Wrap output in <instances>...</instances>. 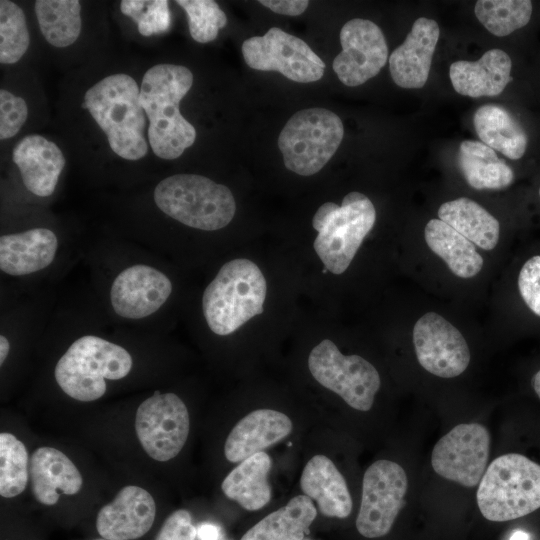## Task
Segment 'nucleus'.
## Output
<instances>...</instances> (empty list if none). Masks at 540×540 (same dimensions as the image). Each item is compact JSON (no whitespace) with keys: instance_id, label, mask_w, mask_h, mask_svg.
Instances as JSON below:
<instances>
[{"instance_id":"1","label":"nucleus","mask_w":540,"mask_h":540,"mask_svg":"<svg viewBox=\"0 0 540 540\" xmlns=\"http://www.w3.org/2000/svg\"><path fill=\"white\" fill-rule=\"evenodd\" d=\"M192 84V72L181 65L158 64L143 76L140 101L149 120V144L159 158L176 159L196 140V129L179 110Z\"/></svg>"},{"instance_id":"2","label":"nucleus","mask_w":540,"mask_h":540,"mask_svg":"<svg viewBox=\"0 0 540 540\" xmlns=\"http://www.w3.org/2000/svg\"><path fill=\"white\" fill-rule=\"evenodd\" d=\"M82 107L106 134L115 154L132 161L147 154V116L139 86L131 76L123 73L106 76L86 91Z\"/></svg>"},{"instance_id":"3","label":"nucleus","mask_w":540,"mask_h":540,"mask_svg":"<svg viewBox=\"0 0 540 540\" xmlns=\"http://www.w3.org/2000/svg\"><path fill=\"white\" fill-rule=\"evenodd\" d=\"M132 366V356L124 347L96 335H84L59 358L54 378L67 396L92 402L106 393V380L123 379Z\"/></svg>"},{"instance_id":"4","label":"nucleus","mask_w":540,"mask_h":540,"mask_svg":"<svg viewBox=\"0 0 540 540\" xmlns=\"http://www.w3.org/2000/svg\"><path fill=\"white\" fill-rule=\"evenodd\" d=\"M267 284L259 267L248 259L226 262L205 288L202 308L210 330L226 336L263 312Z\"/></svg>"},{"instance_id":"5","label":"nucleus","mask_w":540,"mask_h":540,"mask_svg":"<svg viewBox=\"0 0 540 540\" xmlns=\"http://www.w3.org/2000/svg\"><path fill=\"white\" fill-rule=\"evenodd\" d=\"M477 505L485 519L504 522L540 508V465L509 453L492 461L479 483Z\"/></svg>"},{"instance_id":"6","label":"nucleus","mask_w":540,"mask_h":540,"mask_svg":"<svg viewBox=\"0 0 540 540\" xmlns=\"http://www.w3.org/2000/svg\"><path fill=\"white\" fill-rule=\"evenodd\" d=\"M154 201L167 216L205 231L224 228L236 212L228 187L197 174H175L163 179L154 189Z\"/></svg>"},{"instance_id":"7","label":"nucleus","mask_w":540,"mask_h":540,"mask_svg":"<svg viewBox=\"0 0 540 540\" xmlns=\"http://www.w3.org/2000/svg\"><path fill=\"white\" fill-rule=\"evenodd\" d=\"M375 220L373 203L356 191L348 193L341 205L327 202L318 208L312 219L317 231L313 246L329 272L346 271Z\"/></svg>"},{"instance_id":"8","label":"nucleus","mask_w":540,"mask_h":540,"mask_svg":"<svg viewBox=\"0 0 540 540\" xmlns=\"http://www.w3.org/2000/svg\"><path fill=\"white\" fill-rule=\"evenodd\" d=\"M343 135L340 117L328 109L296 112L278 137L285 167L301 176L319 172L337 151Z\"/></svg>"},{"instance_id":"9","label":"nucleus","mask_w":540,"mask_h":540,"mask_svg":"<svg viewBox=\"0 0 540 540\" xmlns=\"http://www.w3.org/2000/svg\"><path fill=\"white\" fill-rule=\"evenodd\" d=\"M314 379L338 394L350 407L369 411L381 379L376 368L358 355H343L328 339L315 346L308 357Z\"/></svg>"},{"instance_id":"10","label":"nucleus","mask_w":540,"mask_h":540,"mask_svg":"<svg viewBox=\"0 0 540 540\" xmlns=\"http://www.w3.org/2000/svg\"><path fill=\"white\" fill-rule=\"evenodd\" d=\"M134 427L145 453L155 461L167 462L180 453L187 441L189 412L176 394L156 391L138 406Z\"/></svg>"},{"instance_id":"11","label":"nucleus","mask_w":540,"mask_h":540,"mask_svg":"<svg viewBox=\"0 0 540 540\" xmlns=\"http://www.w3.org/2000/svg\"><path fill=\"white\" fill-rule=\"evenodd\" d=\"M246 64L261 71H278L298 83H310L322 78L323 60L302 39L278 27L263 36H253L242 44Z\"/></svg>"},{"instance_id":"12","label":"nucleus","mask_w":540,"mask_h":540,"mask_svg":"<svg viewBox=\"0 0 540 540\" xmlns=\"http://www.w3.org/2000/svg\"><path fill=\"white\" fill-rule=\"evenodd\" d=\"M407 488V475L398 463L378 460L371 464L363 476L358 532L366 538L388 534L404 505Z\"/></svg>"},{"instance_id":"13","label":"nucleus","mask_w":540,"mask_h":540,"mask_svg":"<svg viewBox=\"0 0 540 540\" xmlns=\"http://www.w3.org/2000/svg\"><path fill=\"white\" fill-rule=\"evenodd\" d=\"M489 449L490 434L484 425L462 423L437 441L431 465L441 477L472 488L486 471Z\"/></svg>"},{"instance_id":"14","label":"nucleus","mask_w":540,"mask_h":540,"mask_svg":"<svg viewBox=\"0 0 540 540\" xmlns=\"http://www.w3.org/2000/svg\"><path fill=\"white\" fill-rule=\"evenodd\" d=\"M342 51L332 67L346 86H359L376 76L388 60V46L381 29L372 21L355 18L340 31Z\"/></svg>"},{"instance_id":"15","label":"nucleus","mask_w":540,"mask_h":540,"mask_svg":"<svg viewBox=\"0 0 540 540\" xmlns=\"http://www.w3.org/2000/svg\"><path fill=\"white\" fill-rule=\"evenodd\" d=\"M413 344L420 365L435 376L453 378L469 365L470 351L463 335L435 312H428L417 320Z\"/></svg>"},{"instance_id":"16","label":"nucleus","mask_w":540,"mask_h":540,"mask_svg":"<svg viewBox=\"0 0 540 540\" xmlns=\"http://www.w3.org/2000/svg\"><path fill=\"white\" fill-rule=\"evenodd\" d=\"M172 293V282L162 271L146 264L123 269L113 280L109 298L113 311L125 319L148 317Z\"/></svg>"},{"instance_id":"17","label":"nucleus","mask_w":540,"mask_h":540,"mask_svg":"<svg viewBox=\"0 0 540 540\" xmlns=\"http://www.w3.org/2000/svg\"><path fill=\"white\" fill-rule=\"evenodd\" d=\"M155 517L153 496L140 486L127 485L99 510L96 529L107 540H134L151 529Z\"/></svg>"},{"instance_id":"18","label":"nucleus","mask_w":540,"mask_h":540,"mask_svg":"<svg viewBox=\"0 0 540 540\" xmlns=\"http://www.w3.org/2000/svg\"><path fill=\"white\" fill-rule=\"evenodd\" d=\"M439 36L435 20L426 17L415 20L404 42L389 56V70L396 85L418 89L426 84Z\"/></svg>"},{"instance_id":"19","label":"nucleus","mask_w":540,"mask_h":540,"mask_svg":"<svg viewBox=\"0 0 540 540\" xmlns=\"http://www.w3.org/2000/svg\"><path fill=\"white\" fill-rule=\"evenodd\" d=\"M291 419L272 409H257L232 428L224 445V455L232 463L246 458L286 438L292 431Z\"/></svg>"},{"instance_id":"20","label":"nucleus","mask_w":540,"mask_h":540,"mask_svg":"<svg viewBox=\"0 0 540 540\" xmlns=\"http://www.w3.org/2000/svg\"><path fill=\"white\" fill-rule=\"evenodd\" d=\"M12 158L28 191L39 197L54 193L66 163L54 142L38 134L25 136L15 145Z\"/></svg>"},{"instance_id":"21","label":"nucleus","mask_w":540,"mask_h":540,"mask_svg":"<svg viewBox=\"0 0 540 540\" xmlns=\"http://www.w3.org/2000/svg\"><path fill=\"white\" fill-rule=\"evenodd\" d=\"M30 483L34 498L45 506L55 505L61 495H75L83 477L73 461L49 446L35 449L30 457Z\"/></svg>"},{"instance_id":"22","label":"nucleus","mask_w":540,"mask_h":540,"mask_svg":"<svg viewBox=\"0 0 540 540\" xmlns=\"http://www.w3.org/2000/svg\"><path fill=\"white\" fill-rule=\"evenodd\" d=\"M59 242L48 228H33L0 237V269L10 276H25L47 268Z\"/></svg>"},{"instance_id":"23","label":"nucleus","mask_w":540,"mask_h":540,"mask_svg":"<svg viewBox=\"0 0 540 540\" xmlns=\"http://www.w3.org/2000/svg\"><path fill=\"white\" fill-rule=\"evenodd\" d=\"M512 61L501 49L486 51L476 61L459 60L450 65L449 76L454 90L463 96H497L510 82Z\"/></svg>"},{"instance_id":"24","label":"nucleus","mask_w":540,"mask_h":540,"mask_svg":"<svg viewBox=\"0 0 540 540\" xmlns=\"http://www.w3.org/2000/svg\"><path fill=\"white\" fill-rule=\"evenodd\" d=\"M300 487L307 497L316 501L323 515L340 519L350 515L353 504L347 483L327 456L315 455L306 463Z\"/></svg>"},{"instance_id":"25","label":"nucleus","mask_w":540,"mask_h":540,"mask_svg":"<svg viewBox=\"0 0 540 540\" xmlns=\"http://www.w3.org/2000/svg\"><path fill=\"white\" fill-rule=\"evenodd\" d=\"M272 461L262 451L240 462L223 480L221 489L225 496L248 511L263 508L271 499L268 476Z\"/></svg>"},{"instance_id":"26","label":"nucleus","mask_w":540,"mask_h":540,"mask_svg":"<svg viewBox=\"0 0 540 540\" xmlns=\"http://www.w3.org/2000/svg\"><path fill=\"white\" fill-rule=\"evenodd\" d=\"M475 131L485 145L506 157L520 159L527 148L528 137L514 116L504 107L486 104L473 116Z\"/></svg>"},{"instance_id":"27","label":"nucleus","mask_w":540,"mask_h":540,"mask_svg":"<svg viewBox=\"0 0 540 540\" xmlns=\"http://www.w3.org/2000/svg\"><path fill=\"white\" fill-rule=\"evenodd\" d=\"M316 515L312 500L298 495L261 519L240 540H303Z\"/></svg>"},{"instance_id":"28","label":"nucleus","mask_w":540,"mask_h":540,"mask_svg":"<svg viewBox=\"0 0 540 540\" xmlns=\"http://www.w3.org/2000/svg\"><path fill=\"white\" fill-rule=\"evenodd\" d=\"M428 247L445 261L458 277L471 278L483 266V258L475 245L440 219H431L425 226Z\"/></svg>"},{"instance_id":"29","label":"nucleus","mask_w":540,"mask_h":540,"mask_svg":"<svg viewBox=\"0 0 540 540\" xmlns=\"http://www.w3.org/2000/svg\"><path fill=\"white\" fill-rule=\"evenodd\" d=\"M439 219L455 229L474 245L492 250L498 243L500 225L477 202L460 197L443 203L438 210Z\"/></svg>"},{"instance_id":"30","label":"nucleus","mask_w":540,"mask_h":540,"mask_svg":"<svg viewBox=\"0 0 540 540\" xmlns=\"http://www.w3.org/2000/svg\"><path fill=\"white\" fill-rule=\"evenodd\" d=\"M457 160L466 182L474 189H502L514 180L511 167L482 142H461Z\"/></svg>"},{"instance_id":"31","label":"nucleus","mask_w":540,"mask_h":540,"mask_svg":"<svg viewBox=\"0 0 540 540\" xmlns=\"http://www.w3.org/2000/svg\"><path fill=\"white\" fill-rule=\"evenodd\" d=\"M81 4L78 0H37L35 13L46 41L55 47L73 44L81 32Z\"/></svg>"},{"instance_id":"32","label":"nucleus","mask_w":540,"mask_h":540,"mask_svg":"<svg viewBox=\"0 0 540 540\" xmlns=\"http://www.w3.org/2000/svg\"><path fill=\"white\" fill-rule=\"evenodd\" d=\"M532 10L530 0H479L474 7L478 21L498 37L507 36L527 25Z\"/></svg>"},{"instance_id":"33","label":"nucleus","mask_w":540,"mask_h":540,"mask_svg":"<svg viewBox=\"0 0 540 540\" xmlns=\"http://www.w3.org/2000/svg\"><path fill=\"white\" fill-rule=\"evenodd\" d=\"M30 458L24 443L10 432L0 434V495L13 498L24 492L30 480Z\"/></svg>"},{"instance_id":"34","label":"nucleus","mask_w":540,"mask_h":540,"mask_svg":"<svg viewBox=\"0 0 540 540\" xmlns=\"http://www.w3.org/2000/svg\"><path fill=\"white\" fill-rule=\"evenodd\" d=\"M30 37L23 10L14 2L0 1V62L19 61L29 47Z\"/></svg>"},{"instance_id":"35","label":"nucleus","mask_w":540,"mask_h":540,"mask_svg":"<svg viewBox=\"0 0 540 540\" xmlns=\"http://www.w3.org/2000/svg\"><path fill=\"white\" fill-rule=\"evenodd\" d=\"M188 17L189 31L199 43L216 39L218 32L227 24V17L219 5L212 0H177Z\"/></svg>"},{"instance_id":"36","label":"nucleus","mask_w":540,"mask_h":540,"mask_svg":"<svg viewBox=\"0 0 540 540\" xmlns=\"http://www.w3.org/2000/svg\"><path fill=\"white\" fill-rule=\"evenodd\" d=\"M120 9L137 24L142 36L164 33L171 26V14L166 0H123Z\"/></svg>"},{"instance_id":"37","label":"nucleus","mask_w":540,"mask_h":540,"mask_svg":"<svg viewBox=\"0 0 540 540\" xmlns=\"http://www.w3.org/2000/svg\"><path fill=\"white\" fill-rule=\"evenodd\" d=\"M28 117L25 100L6 89L0 90V139L15 136Z\"/></svg>"},{"instance_id":"38","label":"nucleus","mask_w":540,"mask_h":540,"mask_svg":"<svg viewBox=\"0 0 540 540\" xmlns=\"http://www.w3.org/2000/svg\"><path fill=\"white\" fill-rule=\"evenodd\" d=\"M518 288L525 304L540 317V255L524 263L518 276Z\"/></svg>"},{"instance_id":"39","label":"nucleus","mask_w":540,"mask_h":540,"mask_svg":"<svg viewBox=\"0 0 540 540\" xmlns=\"http://www.w3.org/2000/svg\"><path fill=\"white\" fill-rule=\"evenodd\" d=\"M196 536L197 529L190 513L178 509L166 518L155 540H195Z\"/></svg>"},{"instance_id":"40","label":"nucleus","mask_w":540,"mask_h":540,"mask_svg":"<svg viewBox=\"0 0 540 540\" xmlns=\"http://www.w3.org/2000/svg\"><path fill=\"white\" fill-rule=\"evenodd\" d=\"M259 3L275 13L288 16L302 14L309 5L306 0H261Z\"/></svg>"},{"instance_id":"41","label":"nucleus","mask_w":540,"mask_h":540,"mask_svg":"<svg viewBox=\"0 0 540 540\" xmlns=\"http://www.w3.org/2000/svg\"><path fill=\"white\" fill-rule=\"evenodd\" d=\"M197 534L202 540H215L217 538V530L212 525H202Z\"/></svg>"},{"instance_id":"42","label":"nucleus","mask_w":540,"mask_h":540,"mask_svg":"<svg viewBox=\"0 0 540 540\" xmlns=\"http://www.w3.org/2000/svg\"><path fill=\"white\" fill-rule=\"evenodd\" d=\"M10 352V342L3 334L0 335V364L1 366L6 361Z\"/></svg>"},{"instance_id":"43","label":"nucleus","mask_w":540,"mask_h":540,"mask_svg":"<svg viewBox=\"0 0 540 540\" xmlns=\"http://www.w3.org/2000/svg\"><path fill=\"white\" fill-rule=\"evenodd\" d=\"M532 387L540 399V370L534 374L531 380Z\"/></svg>"},{"instance_id":"44","label":"nucleus","mask_w":540,"mask_h":540,"mask_svg":"<svg viewBox=\"0 0 540 540\" xmlns=\"http://www.w3.org/2000/svg\"><path fill=\"white\" fill-rule=\"evenodd\" d=\"M509 540H529V535L522 530H516L512 533Z\"/></svg>"},{"instance_id":"45","label":"nucleus","mask_w":540,"mask_h":540,"mask_svg":"<svg viewBox=\"0 0 540 540\" xmlns=\"http://www.w3.org/2000/svg\"><path fill=\"white\" fill-rule=\"evenodd\" d=\"M94 540H107V539H104V538H100V539H94Z\"/></svg>"},{"instance_id":"46","label":"nucleus","mask_w":540,"mask_h":540,"mask_svg":"<svg viewBox=\"0 0 540 540\" xmlns=\"http://www.w3.org/2000/svg\"><path fill=\"white\" fill-rule=\"evenodd\" d=\"M539 195H540V188H539Z\"/></svg>"},{"instance_id":"47","label":"nucleus","mask_w":540,"mask_h":540,"mask_svg":"<svg viewBox=\"0 0 540 540\" xmlns=\"http://www.w3.org/2000/svg\"><path fill=\"white\" fill-rule=\"evenodd\" d=\"M303 540H309V539H303Z\"/></svg>"}]
</instances>
